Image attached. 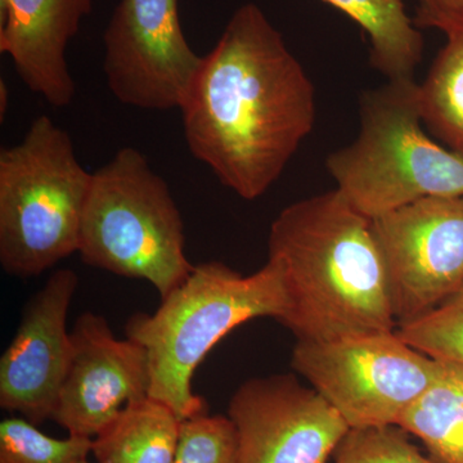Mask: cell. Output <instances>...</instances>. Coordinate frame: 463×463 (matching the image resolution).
<instances>
[{
  "label": "cell",
  "mask_w": 463,
  "mask_h": 463,
  "mask_svg": "<svg viewBox=\"0 0 463 463\" xmlns=\"http://www.w3.org/2000/svg\"><path fill=\"white\" fill-rule=\"evenodd\" d=\"M179 111L192 156L252 201L282 175L316 121V93L281 33L241 5L206 56Z\"/></svg>",
  "instance_id": "obj_1"
},
{
  "label": "cell",
  "mask_w": 463,
  "mask_h": 463,
  "mask_svg": "<svg viewBox=\"0 0 463 463\" xmlns=\"http://www.w3.org/2000/svg\"><path fill=\"white\" fill-rule=\"evenodd\" d=\"M268 248L286 295L279 322L298 341L397 330L373 221L339 191L285 207L270 227Z\"/></svg>",
  "instance_id": "obj_2"
},
{
  "label": "cell",
  "mask_w": 463,
  "mask_h": 463,
  "mask_svg": "<svg viewBox=\"0 0 463 463\" xmlns=\"http://www.w3.org/2000/svg\"><path fill=\"white\" fill-rule=\"evenodd\" d=\"M285 310L281 269L273 260L250 276L207 261L194 265L185 281L161 298L156 312L130 317L125 335L147 353L148 397L169 405L183 421L207 413L192 380L215 344L251 319L279 321Z\"/></svg>",
  "instance_id": "obj_3"
},
{
  "label": "cell",
  "mask_w": 463,
  "mask_h": 463,
  "mask_svg": "<svg viewBox=\"0 0 463 463\" xmlns=\"http://www.w3.org/2000/svg\"><path fill=\"white\" fill-rule=\"evenodd\" d=\"M423 125L414 79L365 91L359 136L326 160L335 190L359 214L374 221L426 197L463 196V156Z\"/></svg>",
  "instance_id": "obj_4"
},
{
  "label": "cell",
  "mask_w": 463,
  "mask_h": 463,
  "mask_svg": "<svg viewBox=\"0 0 463 463\" xmlns=\"http://www.w3.org/2000/svg\"><path fill=\"white\" fill-rule=\"evenodd\" d=\"M93 173L65 129L47 115L0 151V264L11 276H39L78 252Z\"/></svg>",
  "instance_id": "obj_5"
},
{
  "label": "cell",
  "mask_w": 463,
  "mask_h": 463,
  "mask_svg": "<svg viewBox=\"0 0 463 463\" xmlns=\"http://www.w3.org/2000/svg\"><path fill=\"white\" fill-rule=\"evenodd\" d=\"M78 252L90 267L145 279L161 298L194 270L181 210L138 149L121 148L93 173Z\"/></svg>",
  "instance_id": "obj_6"
},
{
  "label": "cell",
  "mask_w": 463,
  "mask_h": 463,
  "mask_svg": "<svg viewBox=\"0 0 463 463\" xmlns=\"http://www.w3.org/2000/svg\"><path fill=\"white\" fill-rule=\"evenodd\" d=\"M291 364L350 429L397 426L446 371L443 362L414 349L397 330L327 343L298 341Z\"/></svg>",
  "instance_id": "obj_7"
},
{
  "label": "cell",
  "mask_w": 463,
  "mask_h": 463,
  "mask_svg": "<svg viewBox=\"0 0 463 463\" xmlns=\"http://www.w3.org/2000/svg\"><path fill=\"white\" fill-rule=\"evenodd\" d=\"M398 326L463 286V196L426 197L373 221Z\"/></svg>",
  "instance_id": "obj_8"
},
{
  "label": "cell",
  "mask_w": 463,
  "mask_h": 463,
  "mask_svg": "<svg viewBox=\"0 0 463 463\" xmlns=\"http://www.w3.org/2000/svg\"><path fill=\"white\" fill-rule=\"evenodd\" d=\"M106 81L116 99L132 108H181L200 56L179 20L178 0H120L105 32Z\"/></svg>",
  "instance_id": "obj_9"
},
{
  "label": "cell",
  "mask_w": 463,
  "mask_h": 463,
  "mask_svg": "<svg viewBox=\"0 0 463 463\" xmlns=\"http://www.w3.org/2000/svg\"><path fill=\"white\" fill-rule=\"evenodd\" d=\"M228 417L240 463H328L350 431L318 392L292 374L246 381L232 395Z\"/></svg>",
  "instance_id": "obj_10"
},
{
  "label": "cell",
  "mask_w": 463,
  "mask_h": 463,
  "mask_svg": "<svg viewBox=\"0 0 463 463\" xmlns=\"http://www.w3.org/2000/svg\"><path fill=\"white\" fill-rule=\"evenodd\" d=\"M71 358L52 420L69 435L94 439L125 405L148 397L145 347L116 339L102 316L85 312L74 323Z\"/></svg>",
  "instance_id": "obj_11"
},
{
  "label": "cell",
  "mask_w": 463,
  "mask_h": 463,
  "mask_svg": "<svg viewBox=\"0 0 463 463\" xmlns=\"http://www.w3.org/2000/svg\"><path fill=\"white\" fill-rule=\"evenodd\" d=\"M78 274L58 269L29 301L0 358V407L35 425L52 420L71 358L67 315Z\"/></svg>",
  "instance_id": "obj_12"
},
{
  "label": "cell",
  "mask_w": 463,
  "mask_h": 463,
  "mask_svg": "<svg viewBox=\"0 0 463 463\" xmlns=\"http://www.w3.org/2000/svg\"><path fill=\"white\" fill-rule=\"evenodd\" d=\"M91 7L93 0H0V52L23 83L54 108L74 99L66 52Z\"/></svg>",
  "instance_id": "obj_13"
},
{
  "label": "cell",
  "mask_w": 463,
  "mask_h": 463,
  "mask_svg": "<svg viewBox=\"0 0 463 463\" xmlns=\"http://www.w3.org/2000/svg\"><path fill=\"white\" fill-rule=\"evenodd\" d=\"M182 420L151 397L125 405L93 439L99 463H174Z\"/></svg>",
  "instance_id": "obj_14"
},
{
  "label": "cell",
  "mask_w": 463,
  "mask_h": 463,
  "mask_svg": "<svg viewBox=\"0 0 463 463\" xmlns=\"http://www.w3.org/2000/svg\"><path fill=\"white\" fill-rule=\"evenodd\" d=\"M352 18L371 42V65L388 80L413 79L423 38L405 12L404 0H322Z\"/></svg>",
  "instance_id": "obj_15"
},
{
  "label": "cell",
  "mask_w": 463,
  "mask_h": 463,
  "mask_svg": "<svg viewBox=\"0 0 463 463\" xmlns=\"http://www.w3.org/2000/svg\"><path fill=\"white\" fill-rule=\"evenodd\" d=\"M447 43L420 83L423 124L463 156V14L439 25Z\"/></svg>",
  "instance_id": "obj_16"
},
{
  "label": "cell",
  "mask_w": 463,
  "mask_h": 463,
  "mask_svg": "<svg viewBox=\"0 0 463 463\" xmlns=\"http://www.w3.org/2000/svg\"><path fill=\"white\" fill-rule=\"evenodd\" d=\"M446 364L443 376L408 408L399 428L425 444L439 463H463V385Z\"/></svg>",
  "instance_id": "obj_17"
},
{
  "label": "cell",
  "mask_w": 463,
  "mask_h": 463,
  "mask_svg": "<svg viewBox=\"0 0 463 463\" xmlns=\"http://www.w3.org/2000/svg\"><path fill=\"white\" fill-rule=\"evenodd\" d=\"M93 439H54L20 417L0 422V463H79L87 459Z\"/></svg>",
  "instance_id": "obj_18"
},
{
  "label": "cell",
  "mask_w": 463,
  "mask_h": 463,
  "mask_svg": "<svg viewBox=\"0 0 463 463\" xmlns=\"http://www.w3.org/2000/svg\"><path fill=\"white\" fill-rule=\"evenodd\" d=\"M397 332L423 354L463 368V286L431 312L398 326Z\"/></svg>",
  "instance_id": "obj_19"
},
{
  "label": "cell",
  "mask_w": 463,
  "mask_h": 463,
  "mask_svg": "<svg viewBox=\"0 0 463 463\" xmlns=\"http://www.w3.org/2000/svg\"><path fill=\"white\" fill-rule=\"evenodd\" d=\"M174 463H240L230 417L203 413L183 420Z\"/></svg>",
  "instance_id": "obj_20"
},
{
  "label": "cell",
  "mask_w": 463,
  "mask_h": 463,
  "mask_svg": "<svg viewBox=\"0 0 463 463\" xmlns=\"http://www.w3.org/2000/svg\"><path fill=\"white\" fill-rule=\"evenodd\" d=\"M335 463H439L420 452L399 426L350 429L335 452Z\"/></svg>",
  "instance_id": "obj_21"
},
{
  "label": "cell",
  "mask_w": 463,
  "mask_h": 463,
  "mask_svg": "<svg viewBox=\"0 0 463 463\" xmlns=\"http://www.w3.org/2000/svg\"><path fill=\"white\" fill-rule=\"evenodd\" d=\"M459 14H463V0H419L413 21L421 29H438L444 21Z\"/></svg>",
  "instance_id": "obj_22"
},
{
  "label": "cell",
  "mask_w": 463,
  "mask_h": 463,
  "mask_svg": "<svg viewBox=\"0 0 463 463\" xmlns=\"http://www.w3.org/2000/svg\"><path fill=\"white\" fill-rule=\"evenodd\" d=\"M8 88L5 80L0 81V116L5 118L8 109Z\"/></svg>",
  "instance_id": "obj_23"
},
{
  "label": "cell",
  "mask_w": 463,
  "mask_h": 463,
  "mask_svg": "<svg viewBox=\"0 0 463 463\" xmlns=\"http://www.w3.org/2000/svg\"><path fill=\"white\" fill-rule=\"evenodd\" d=\"M450 365H452L453 371H455L457 377H458L459 381H461L462 385H463V368L457 367V365H453V364H450Z\"/></svg>",
  "instance_id": "obj_24"
},
{
  "label": "cell",
  "mask_w": 463,
  "mask_h": 463,
  "mask_svg": "<svg viewBox=\"0 0 463 463\" xmlns=\"http://www.w3.org/2000/svg\"><path fill=\"white\" fill-rule=\"evenodd\" d=\"M79 463H90V462H88L87 459H84V461H81V462H79Z\"/></svg>",
  "instance_id": "obj_25"
}]
</instances>
